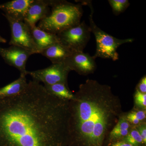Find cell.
I'll return each mask as SVG.
<instances>
[{
	"label": "cell",
	"instance_id": "e0dca14e",
	"mask_svg": "<svg viewBox=\"0 0 146 146\" xmlns=\"http://www.w3.org/2000/svg\"><path fill=\"white\" fill-rule=\"evenodd\" d=\"M125 114L127 121L132 126H136L146 121V110L133 107Z\"/></svg>",
	"mask_w": 146,
	"mask_h": 146
},
{
	"label": "cell",
	"instance_id": "6da1fadb",
	"mask_svg": "<svg viewBox=\"0 0 146 146\" xmlns=\"http://www.w3.org/2000/svg\"><path fill=\"white\" fill-rule=\"evenodd\" d=\"M69 103L33 80L0 99V146H68Z\"/></svg>",
	"mask_w": 146,
	"mask_h": 146
},
{
	"label": "cell",
	"instance_id": "8992f818",
	"mask_svg": "<svg viewBox=\"0 0 146 146\" xmlns=\"http://www.w3.org/2000/svg\"><path fill=\"white\" fill-rule=\"evenodd\" d=\"M10 25L11 38L9 44L21 47L29 51L33 54H40L32 35L29 27L24 22L16 21L4 15Z\"/></svg>",
	"mask_w": 146,
	"mask_h": 146
},
{
	"label": "cell",
	"instance_id": "2e32d148",
	"mask_svg": "<svg viewBox=\"0 0 146 146\" xmlns=\"http://www.w3.org/2000/svg\"><path fill=\"white\" fill-rule=\"evenodd\" d=\"M44 86L49 94L60 99L70 102L74 98V94L69 89L68 84L59 83Z\"/></svg>",
	"mask_w": 146,
	"mask_h": 146
},
{
	"label": "cell",
	"instance_id": "ffe728a7",
	"mask_svg": "<svg viewBox=\"0 0 146 146\" xmlns=\"http://www.w3.org/2000/svg\"><path fill=\"white\" fill-rule=\"evenodd\" d=\"M134 107L146 110V94H143L135 89L133 94Z\"/></svg>",
	"mask_w": 146,
	"mask_h": 146
},
{
	"label": "cell",
	"instance_id": "8fae6325",
	"mask_svg": "<svg viewBox=\"0 0 146 146\" xmlns=\"http://www.w3.org/2000/svg\"><path fill=\"white\" fill-rule=\"evenodd\" d=\"M33 0H13L0 5L3 15L16 21L24 22L28 9Z\"/></svg>",
	"mask_w": 146,
	"mask_h": 146
},
{
	"label": "cell",
	"instance_id": "44dd1931",
	"mask_svg": "<svg viewBox=\"0 0 146 146\" xmlns=\"http://www.w3.org/2000/svg\"><path fill=\"white\" fill-rule=\"evenodd\" d=\"M134 127L141 135L144 144L146 145V121L141 123Z\"/></svg>",
	"mask_w": 146,
	"mask_h": 146
},
{
	"label": "cell",
	"instance_id": "277c9868",
	"mask_svg": "<svg viewBox=\"0 0 146 146\" xmlns=\"http://www.w3.org/2000/svg\"><path fill=\"white\" fill-rule=\"evenodd\" d=\"M89 5L91 12L89 16V27L91 33H94L96 42V50L94 57L95 58H101L104 59H112L116 61L119 59V54L117 50L121 45L131 43L134 41L132 38L119 39L110 35L102 30L94 22L93 19L94 9L90 2H86Z\"/></svg>",
	"mask_w": 146,
	"mask_h": 146
},
{
	"label": "cell",
	"instance_id": "5bb4252c",
	"mask_svg": "<svg viewBox=\"0 0 146 146\" xmlns=\"http://www.w3.org/2000/svg\"><path fill=\"white\" fill-rule=\"evenodd\" d=\"M132 127L127 119L125 112H123L120 115L117 122L110 132L104 144L111 141L123 139L127 136Z\"/></svg>",
	"mask_w": 146,
	"mask_h": 146
},
{
	"label": "cell",
	"instance_id": "3957f363",
	"mask_svg": "<svg viewBox=\"0 0 146 146\" xmlns=\"http://www.w3.org/2000/svg\"><path fill=\"white\" fill-rule=\"evenodd\" d=\"M48 15L39 21L38 28L57 35L80 23L83 10L82 4H74L63 0H50Z\"/></svg>",
	"mask_w": 146,
	"mask_h": 146
},
{
	"label": "cell",
	"instance_id": "ac0fdd59",
	"mask_svg": "<svg viewBox=\"0 0 146 146\" xmlns=\"http://www.w3.org/2000/svg\"><path fill=\"white\" fill-rule=\"evenodd\" d=\"M123 139L133 146H146L141 135L134 126H132L127 136Z\"/></svg>",
	"mask_w": 146,
	"mask_h": 146
},
{
	"label": "cell",
	"instance_id": "5b68a950",
	"mask_svg": "<svg viewBox=\"0 0 146 146\" xmlns=\"http://www.w3.org/2000/svg\"><path fill=\"white\" fill-rule=\"evenodd\" d=\"M91 29L84 21L56 35L58 41L73 51L83 52L91 37Z\"/></svg>",
	"mask_w": 146,
	"mask_h": 146
},
{
	"label": "cell",
	"instance_id": "52a82bcc",
	"mask_svg": "<svg viewBox=\"0 0 146 146\" xmlns=\"http://www.w3.org/2000/svg\"><path fill=\"white\" fill-rule=\"evenodd\" d=\"M70 70L63 63L52 64L49 67L33 71H28L27 75L32 78L33 80L45 85L55 84H68Z\"/></svg>",
	"mask_w": 146,
	"mask_h": 146
},
{
	"label": "cell",
	"instance_id": "9c48e42d",
	"mask_svg": "<svg viewBox=\"0 0 146 146\" xmlns=\"http://www.w3.org/2000/svg\"><path fill=\"white\" fill-rule=\"evenodd\" d=\"M33 54L29 51L16 46L11 45L7 48L0 47V56L7 64L16 68L21 74L27 75L26 64L29 58Z\"/></svg>",
	"mask_w": 146,
	"mask_h": 146
},
{
	"label": "cell",
	"instance_id": "ba28073f",
	"mask_svg": "<svg viewBox=\"0 0 146 146\" xmlns=\"http://www.w3.org/2000/svg\"><path fill=\"white\" fill-rule=\"evenodd\" d=\"M96 58L83 52H73L63 62L71 71H74L79 74L87 76L93 74L96 70Z\"/></svg>",
	"mask_w": 146,
	"mask_h": 146
},
{
	"label": "cell",
	"instance_id": "603a6c76",
	"mask_svg": "<svg viewBox=\"0 0 146 146\" xmlns=\"http://www.w3.org/2000/svg\"><path fill=\"white\" fill-rule=\"evenodd\" d=\"M104 146H133L123 139L115 140L104 144Z\"/></svg>",
	"mask_w": 146,
	"mask_h": 146
},
{
	"label": "cell",
	"instance_id": "7402d4cb",
	"mask_svg": "<svg viewBox=\"0 0 146 146\" xmlns=\"http://www.w3.org/2000/svg\"><path fill=\"white\" fill-rule=\"evenodd\" d=\"M136 90L143 94H146V76H143L136 85Z\"/></svg>",
	"mask_w": 146,
	"mask_h": 146
},
{
	"label": "cell",
	"instance_id": "d6986e66",
	"mask_svg": "<svg viewBox=\"0 0 146 146\" xmlns=\"http://www.w3.org/2000/svg\"><path fill=\"white\" fill-rule=\"evenodd\" d=\"M108 2L115 16H118L126 10L130 5L128 0H108Z\"/></svg>",
	"mask_w": 146,
	"mask_h": 146
},
{
	"label": "cell",
	"instance_id": "4fadbf2b",
	"mask_svg": "<svg viewBox=\"0 0 146 146\" xmlns=\"http://www.w3.org/2000/svg\"><path fill=\"white\" fill-rule=\"evenodd\" d=\"M72 50L60 42L43 50L40 54L51 61L52 64L63 63L73 52Z\"/></svg>",
	"mask_w": 146,
	"mask_h": 146
},
{
	"label": "cell",
	"instance_id": "7c38bea8",
	"mask_svg": "<svg viewBox=\"0 0 146 146\" xmlns=\"http://www.w3.org/2000/svg\"><path fill=\"white\" fill-rule=\"evenodd\" d=\"M29 27L33 40L40 53L43 50L59 42L56 35L45 31L36 25Z\"/></svg>",
	"mask_w": 146,
	"mask_h": 146
},
{
	"label": "cell",
	"instance_id": "cb8c5ba5",
	"mask_svg": "<svg viewBox=\"0 0 146 146\" xmlns=\"http://www.w3.org/2000/svg\"><path fill=\"white\" fill-rule=\"evenodd\" d=\"M6 42L7 40L5 38L0 36V43H5Z\"/></svg>",
	"mask_w": 146,
	"mask_h": 146
},
{
	"label": "cell",
	"instance_id": "9a60e30c",
	"mask_svg": "<svg viewBox=\"0 0 146 146\" xmlns=\"http://www.w3.org/2000/svg\"><path fill=\"white\" fill-rule=\"evenodd\" d=\"M26 75L21 74L19 78L0 89V99L15 97L23 93L28 83Z\"/></svg>",
	"mask_w": 146,
	"mask_h": 146
},
{
	"label": "cell",
	"instance_id": "7a4b0ae2",
	"mask_svg": "<svg viewBox=\"0 0 146 146\" xmlns=\"http://www.w3.org/2000/svg\"><path fill=\"white\" fill-rule=\"evenodd\" d=\"M123 112L110 86L87 79L69 102L68 146H104Z\"/></svg>",
	"mask_w": 146,
	"mask_h": 146
},
{
	"label": "cell",
	"instance_id": "30bf717a",
	"mask_svg": "<svg viewBox=\"0 0 146 146\" xmlns=\"http://www.w3.org/2000/svg\"><path fill=\"white\" fill-rule=\"evenodd\" d=\"M50 8V0H33L29 7L24 22L29 27L36 25V23L48 15Z\"/></svg>",
	"mask_w": 146,
	"mask_h": 146
}]
</instances>
